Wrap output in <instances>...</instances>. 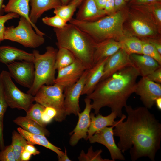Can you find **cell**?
<instances>
[{"instance_id": "obj_1", "label": "cell", "mask_w": 161, "mask_h": 161, "mask_svg": "<svg viewBox=\"0 0 161 161\" xmlns=\"http://www.w3.org/2000/svg\"><path fill=\"white\" fill-rule=\"evenodd\" d=\"M125 108L126 120L123 121L126 118L123 114L113 130L114 136L119 138L117 146L123 153L129 150L132 161L143 157L154 161L160 148L161 124L145 106Z\"/></svg>"}, {"instance_id": "obj_2", "label": "cell", "mask_w": 161, "mask_h": 161, "mask_svg": "<svg viewBox=\"0 0 161 161\" xmlns=\"http://www.w3.org/2000/svg\"><path fill=\"white\" fill-rule=\"evenodd\" d=\"M140 73L134 65L126 67L100 81L94 91L86 97L92 100V109L97 115L103 107H107L121 118L122 109L134 93Z\"/></svg>"}, {"instance_id": "obj_3", "label": "cell", "mask_w": 161, "mask_h": 161, "mask_svg": "<svg viewBox=\"0 0 161 161\" xmlns=\"http://www.w3.org/2000/svg\"><path fill=\"white\" fill-rule=\"evenodd\" d=\"M58 48H65L89 69L94 65L93 55L96 43L86 33L69 23L62 28H54Z\"/></svg>"}, {"instance_id": "obj_4", "label": "cell", "mask_w": 161, "mask_h": 161, "mask_svg": "<svg viewBox=\"0 0 161 161\" xmlns=\"http://www.w3.org/2000/svg\"><path fill=\"white\" fill-rule=\"evenodd\" d=\"M69 22L86 33L96 43L123 34V18L120 12L92 21H83L72 18Z\"/></svg>"}, {"instance_id": "obj_5", "label": "cell", "mask_w": 161, "mask_h": 161, "mask_svg": "<svg viewBox=\"0 0 161 161\" xmlns=\"http://www.w3.org/2000/svg\"><path fill=\"white\" fill-rule=\"evenodd\" d=\"M57 51L51 46L46 47V52L43 54H40L37 50H33L34 80L32 86L27 93L34 96L42 86L54 84L56 70L55 64Z\"/></svg>"}, {"instance_id": "obj_6", "label": "cell", "mask_w": 161, "mask_h": 161, "mask_svg": "<svg viewBox=\"0 0 161 161\" xmlns=\"http://www.w3.org/2000/svg\"><path fill=\"white\" fill-rule=\"evenodd\" d=\"M18 25L6 27L4 39L16 42L26 47L36 48L45 42L43 36L37 34L32 29L31 24L20 16Z\"/></svg>"}, {"instance_id": "obj_7", "label": "cell", "mask_w": 161, "mask_h": 161, "mask_svg": "<svg viewBox=\"0 0 161 161\" xmlns=\"http://www.w3.org/2000/svg\"><path fill=\"white\" fill-rule=\"evenodd\" d=\"M64 88L56 83L51 85H43L40 87L34 96L35 101L45 107L55 109L57 114L54 119L61 122L65 119L64 108Z\"/></svg>"}, {"instance_id": "obj_8", "label": "cell", "mask_w": 161, "mask_h": 161, "mask_svg": "<svg viewBox=\"0 0 161 161\" xmlns=\"http://www.w3.org/2000/svg\"><path fill=\"white\" fill-rule=\"evenodd\" d=\"M0 74L5 98L8 106L27 112L35 101L34 96L20 90L13 81L8 72L3 70Z\"/></svg>"}, {"instance_id": "obj_9", "label": "cell", "mask_w": 161, "mask_h": 161, "mask_svg": "<svg viewBox=\"0 0 161 161\" xmlns=\"http://www.w3.org/2000/svg\"><path fill=\"white\" fill-rule=\"evenodd\" d=\"M88 71V69L86 70L75 83L64 89V105L66 116L71 114L77 116L80 112L79 98L84 86Z\"/></svg>"}, {"instance_id": "obj_10", "label": "cell", "mask_w": 161, "mask_h": 161, "mask_svg": "<svg viewBox=\"0 0 161 161\" xmlns=\"http://www.w3.org/2000/svg\"><path fill=\"white\" fill-rule=\"evenodd\" d=\"M7 65L10 76L18 83L29 89L32 87L35 78V69L33 62L15 61Z\"/></svg>"}, {"instance_id": "obj_11", "label": "cell", "mask_w": 161, "mask_h": 161, "mask_svg": "<svg viewBox=\"0 0 161 161\" xmlns=\"http://www.w3.org/2000/svg\"><path fill=\"white\" fill-rule=\"evenodd\" d=\"M134 93L139 96L144 106L150 109L156 99L161 97V85L142 77L137 83Z\"/></svg>"}, {"instance_id": "obj_12", "label": "cell", "mask_w": 161, "mask_h": 161, "mask_svg": "<svg viewBox=\"0 0 161 161\" xmlns=\"http://www.w3.org/2000/svg\"><path fill=\"white\" fill-rule=\"evenodd\" d=\"M114 126L106 127L95 133L88 140L91 143H97L102 144L108 149L113 161L124 160L125 157L116 145L114 137Z\"/></svg>"}, {"instance_id": "obj_13", "label": "cell", "mask_w": 161, "mask_h": 161, "mask_svg": "<svg viewBox=\"0 0 161 161\" xmlns=\"http://www.w3.org/2000/svg\"><path fill=\"white\" fill-rule=\"evenodd\" d=\"M87 69L79 60L75 61L69 65L58 70V74L54 83L59 84L64 89L75 83Z\"/></svg>"}, {"instance_id": "obj_14", "label": "cell", "mask_w": 161, "mask_h": 161, "mask_svg": "<svg viewBox=\"0 0 161 161\" xmlns=\"http://www.w3.org/2000/svg\"><path fill=\"white\" fill-rule=\"evenodd\" d=\"M85 108L82 112H79L78 122L75 128L70 134L71 136L69 143L72 146L76 145L80 139H86L90 123V114L92 109L91 100L86 97L84 100Z\"/></svg>"}, {"instance_id": "obj_15", "label": "cell", "mask_w": 161, "mask_h": 161, "mask_svg": "<svg viewBox=\"0 0 161 161\" xmlns=\"http://www.w3.org/2000/svg\"><path fill=\"white\" fill-rule=\"evenodd\" d=\"M133 65H134L130 55L121 48L108 58L104 65L103 75L100 81L119 70Z\"/></svg>"}, {"instance_id": "obj_16", "label": "cell", "mask_w": 161, "mask_h": 161, "mask_svg": "<svg viewBox=\"0 0 161 161\" xmlns=\"http://www.w3.org/2000/svg\"><path fill=\"white\" fill-rule=\"evenodd\" d=\"M33 53L9 46H0V62L7 65L16 61L33 62Z\"/></svg>"}, {"instance_id": "obj_17", "label": "cell", "mask_w": 161, "mask_h": 161, "mask_svg": "<svg viewBox=\"0 0 161 161\" xmlns=\"http://www.w3.org/2000/svg\"><path fill=\"white\" fill-rule=\"evenodd\" d=\"M75 18L83 21H92L96 18L102 17L106 13L104 9H99L94 0H83Z\"/></svg>"}, {"instance_id": "obj_18", "label": "cell", "mask_w": 161, "mask_h": 161, "mask_svg": "<svg viewBox=\"0 0 161 161\" xmlns=\"http://www.w3.org/2000/svg\"><path fill=\"white\" fill-rule=\"evenodd\" d=\"M108 58L94 64L88 69L81 95H89L95 89L103 75L104 65Z\"/></svg>"}, {"instance_id": "obj_19", "label": "cell", "mask_w": 161, "mask_h": 161, "mask_svg": "<svg viewBox=\"0 0 161 161\" xmlns=\"http://www.w3.org/2000/svg\"><path fill=\"white\" fill-rule=\"evenodd\" d=\"M30 1V0H8L7 4L4 7V12L15 13L20 16L24 17L31 24L37 34L44 36L45 34L40 31L35 24L30 20L29 18Z\"/></svg>"}, {"instance_id": "obj_20", "label": "cell", "mask_w": 161, "mask_h": 161, "mask_svg": "<svg viewBox=\"0 0 161 161\" xmlns=\"http://www.w3.org/2000/svg\"><path fill=\"white\" fill-rule=\"evenodd\" d=\"M109 39L96 43L93 55L94 64L110 57L121 48L119 41Z\"/></svg>"}, {"instance_id": "obj_21", "label": "cell", "mask_w": 161, "mask_h": 161, "mask_svg": "<svg viewBox=\"0 0 161 161\" xmlns=\"http://www.w3.org/2000/svg\"><path fill=\"white\" fill-rule=\"evenodd\" d=\"M130 55L134 66L142 77L147 76L161 66L156 60L148 56L138 54Z\"/></svg>"}, {"instance_id": "obj_22", "label": "cell", "mask_w": 161, "mask_h": 161, "mask_svg": "<svg viewBox=\"0 0 161 161\" xmlns=\"http://www.w3.org/2000/svg\"><path fill=\"white\" fill-rule=\"evenodd\" d=\"M117 117L116 114L113 112L106 116H103L99 113L95 116L94 113H91L90 125L86 140H88L95 133L105 127L114 126L116 122L115 120Z\"/></svg>"}, {"instance_id": "obj_23", "label": "cell", "mask_w": 161, "mask_h": 161, "mask_svg": "<svg viewBox=\"0 0 161 161\" xmlns=\"http://www.w3.org/2000/svg\"><path fill=\"white\" fill-rule=\"evenodd\" d=\"M30 2L29 18L35 24L44 12L61 5L60 0H30Z\"/></svg>"}, {"instance_id": "obj_24", "label": "cell", "mask_w": 161, "mask_h": 161, "mask_svg": "<svg viewBox=\"0 0 161 161\" xmlns=\"http://www.w3.org/2000/svg\"><path fill=\"white\" fill-rule=\"evenodd\" d=\"M18 131L20 134L30 143L33 145H38L42 146L55 152L58 155V158L63 155L64 152L61 149L50 142L46 136L29 133L20 127L17 128Z\"/></svg>"}, {"instance_id": "obj_25", "label": "cell", "mask_w": 161, "mask_h": 161, "mask_svg": "<svg viewBox=\"0 0 161 161\" xmlns=\"http://www.w3.org/2000/svg\"><path fill=\"white\" fill-rule=\"evenodd\" d=\"M13 122L24 130L31 133L47 136L49 135V132L45 127L26 116L18 117L13 120Z\"/></svg>"}, {"instance_id": "obj_26", "label": "cell", "mask_w": 161, "mask_h": 161, "mask_svg": "<svg viewBox=\"0 0 161 161\" xmlns=\"http://www.w3.org/2000/svg\"><path fill=\"white\" fill-rule=\"evenodd\" d=\"M58 48L55 64V69L57 70L69 65L76 59L74 54L68 49L63 47Z\"/></svg>"}, {"instance_id": "obj_27", "label": "cell", "mask_w": 161, "mask_h": 161, "mask_svg": "<svg viewBox=\"0 0 161 161\" xmlns=\"http://www.w3.org/2000/svg\"><path fill=\"white\" fill-rule=\"evenodd\" d=\"M121 49L129 55L132 54H142L143 41L134 37L128 38L119 41Z\"/></svg>"}, {"instance_id": "obj_28", "label": "cell", "mask_w": 161, "mask_h": 161, "mask_svg": "<svg viewBox=\"0 0 161 161\" xmlns=\"http://www.w3.org/2000/svg\"><path fill=\"white\" fill-rule=\"evenodd\" d=\"M12 146L16 161H21V155L28 141L18 131H13L12 137Z\"/></svg>"}, {"instance_id": "obj_29", "label": "cell", "mask_w": 161, "mask_h": 161, "mask_svg": "<svg viewBox=\"0 0 161 161\" xmlns=\"http://www.w3.org/2000/svg\"><path fill=\"white\" fill-rule=\"evenodd\" d=\"M8 106L4 95L3 83L0 74V149L1 151L5 147L3 135V122L4 115Z\"/></svg>"}, {"instance_id": "obj_30", "label": "cell", "mask_w": 161, "mask_h": 161, "mask_svg": "<svg viewBox=\"0 0 161 161\" xmlns=\"http://www.w3.org/2000/svg\"><path fill=\"white\" fill-rule=\"evenodd\" d=\"M78 7L74 3L70 2L65 5H61L54 9V13L67 22L72 19L73 15Z\"/></svg>"}, {"instance_id": "obj_31", "label": "cell", "mask_w": 161, "mask_h": 161, "mask_svg": "<svg viewBox=\"0 0 161 161\" xmlns=\"http://www.w3.org/2000/svg\"><path fill=\"white\" fill-rule=\"evenodd\" d=\"M102 152L101 149L94 151L92 146H91L89 148L86 153H85L84 151L82 150L78 159L80 161H113L112 160L103 158L101 155Z\"/></svg>"}, {"instance_id": "obj_32", "label": "cell", "mask_w": 161, "mask_h": 161, "mask_svg": "<svg viewBox=\"0 0 161 161\" xmlns=\"http://www.w3.org/2000/svg\"><path fill=\"white\" fill-rule=\"evenodd\" d=\"M45 107L41 104L36 103L33 104L28 111L26 112V117L34 120L41 126H45L41 120V115Z\"/></svg>"}, {"instance_id": "obj_33", "label": "cell", "mask_w": 161, "mask_h": 161, "mask_svg": "<svg viewBox=\"0 0 161 161\" xmlns=\"http://www.w3.org/2000/svg\"><path fill=\"white\" fill-rule=\"evenodd\" d=\"M131 26L135 32L140 36H146L154 33L152 28L145 22L136 19L132 21Z\"/></svg>"}, {"instance_id": "obj_34", "label": "cell", "mask_w": 161, "mask_h": 161, "mask_svg": "<svg viewBox=\"0 0 161 161\" xmlns=\"http://www.w3.org/2000/svg\"><path fill=\"white\" fill-rule=\"evenodd\" d=\"M142 54L152 58L161 65V55L154 46L149 42L143 41Z\"/></svg>"}, {"instance_id": "obj_35", "label": "cell", "mask_w": 161, "mask_h": 161, "mask_svg": "<svg viewBox=\"0 0 161 161\" xmlns=\"http://www.w3.org/2000/svg\"><path fill=\"white\" fill-rule=\"evenodd\" d=\"M45 24L57 28H62L67 24V22L57 15L51 17H45L42 19Z\"/></svg>"}, {"instance_id": "obj_36", "label": "cell", "mask_w": 161, "mask_h": 161, "mask_svg": "<svg viewBox=\"0 0 161 161\" xmlns=\"http://www.w3.org/2000/svg\"><path fill=\"white\" fill-rule=\"evenodd\" d=\"M20 16L14 13H9L5 15L0 16V43L4 39V34L6 27L5 24L10 20L19 18Z\"/></svg>"}, {"instance_id": "obj_37", "label": "cell", "mask_w": 161, "mask_h": 161, "mask_svg": "<svg viewBox=\"0 0 161 161\" xmlns=\"http://www.w3.org/2000/svg\"><path fill=\"white\" fill-rule=\"evenodd\" d=\"M57 114L56 110L50 107H45L41 115L42 121L46 126L54 119Z\"/></svg>"}, {"instance_id": "obj_38", "label": "cell", "mask_w": 161, "mask_h": 161, "mask_svg": "<svg viewBox=\"0 0 161 161\" xmlns=\"http://www.w3.org/2000/svg\"><path fill=\"white\" fill-rule=\"evenodd\" d=\"M0 161H16L11 145L5 146L0 152Z\"/></svg>"}, {"instance_id": "obj_39", "label": "cell", "mask_w": 161, "mask_h": 161, "mask_svg": "<svg viewBox=\"0 0 161 161\" xmlns=\"http://www.w3.org/2000/svg\"><path fill=\"white\" fill-rule=\"evenodd\" d=\"M146 77L151 81L157 83H161V66Z\"/></svg>"}, {"instance_id": "obj_40", "label": "cell", "mask_w": 161, "mask_h": 161, "mask_svg": "<svg viewBox=\"0 0 161 161\" xmlns=\"http://www.w3.org/2000/svg\"><path fill=\"white\" fill-rule=\"evenodd\" d=\"M115 9L114 0H107L104 9L106 13H112Z\"/></svg>"}, {"instance_id": "obj_41", "label": "cell", "mask_w": 161, "mask_h": 161, "mask_svg": "<svg viewBox=\"0 0 161 161\" xmlns=\"http://www.w3.org/2000/svg\"><path fill=\"white\" fill-rule=\"evenodd\" d=\"M25 150L34 156L38 155L40 153V152L37 150L34 145L29 143L26 145Z\"/></svg>"}, {"instance_id": "obj_42", "label": "cell", "mask_w": 161, "mask_h": 161, "mask_svg": "<svg viewBox=\"0 0 161 161\" xmlns=\"http://www.w3.org/2000/svg\"><path fill=\"white\" fill-rule=\"evenodd\" d=\"M32 154L24 150L21 155V161H28L30 159Z\"/></svg>"}, {"instance_id": "obj_43", "label": "cell", "mask_w": 161, "mask_h": 161, "mask_svg": "<svg viewBox=\"0 0 161 161\" xmlns=\"http://www.w3.org/2000/svg\"><path fill=\"white\" fill-rule=\"evenodd\" d=\"M97 8L100 9H104L107 0H94Z\"/></svg>"}, {"instance_id": "obj_44", "label": "cell", "mask_w": 161, "mask_h": 161, "mask_svg": "<svg viewBox=\"0 0 161 161\" xmlns=\"http://www.w3.org/2000/svg\"><path fill=\"white\" fill-rule=\"evenodd\" d=\"M115 9H119L123 7L126 2L124 0H114Z\"/></svg>"}, {"instance_id": "obj_45", "label": "cell", "mask_w": 161, "mask_h": 161, "mask_svg": "<svg viewBox=\"0 0 161 161\" xmlns=\"http://www.w3.org/2000/svg\"><path fill=\"white\" fill-rule=\"evenodd\" d=\"M160 0H133L132 1L133 3L138 4H149L153 2L158 1Z\"/></svg>"}, {"instance_id": "obj_46", "label": "cell", "mask_w": 161, "mask_h": 161, "mask_svg": "<svg viewBox=\"0 0 161 161\" xmlns=\"http://www.w3.org/2000/svg\"><path fill=\"white\" fill-rule=\"evenodd\" d=\"M149 43L152 44L155 47L159 53L161 55V44L157 42L150 41Z\"/></svg>"}, {"instance_id": "obj_47", "label": "cell", "mask_w": 161, "mask_h": 161, "mask_svg": "<svg viewBox=\"0 0 161 161\" xmlns=\"http://www.w3.org/2000/svg\"><path fill=\"white\" fill-rule=\"evenodd\" d=\"M58 160L59 161H72L68 157L67 154V151L65 148V151L64 154L60 157L58 158Z\"/></svg>"}, {"instance_id": "obj_48", "label": "cell", "mask_w": 161, "mask_h": 161, "mask_svg": "<svg viewBox=\"0 0 161 161\" xmlns=\"http://www.w3.org/2000/svg\"><path fill=\"white\" fill-rule=\"evenodd\" d=\"M4 0H0V16H2L4 14V7L5 5L4 4Z\"/></svg>"}, {"instance_id": "obj_49", "label": "cell", "mask_w": 161, "mask_h": 161, "mask_svg": "<svg viewBox=\"0 0 161 161\" xmlns=\"http://www.w3.org/2000/svg\"><path fill=\"white\" fill-rule=\"evenodd\" d=\"M155 104L159 110H161V97L157 98L155 101Z\"/></svg>"}, {"instance_id": "obj_50", "label": "cell", "mask_w": 161, "mask_h": 161, "mask_svg": "<svg viewBox=\"0 0 161 161\" xmlns=\"http://www.w3.org/2000/svg\"><path fill=\"white\" fill-rule=\"evenodd\" d=\"M83 0H72L70 2L74 3L79 6Z\"/></svg>"}, {"instance_id": "obj_51", "label": "cell", "mask_w": 161, "mask_h": 161, "mask_svg": "<svg viewBox=\"0 0 161 161\" xmlns=\"http://www.w3.org/2000/svg\"><path fill=\"white\" fill-rule=\"evenodd\" d=\"M72 0H60L62 5H65L69 4Z\"/></svg>"}, {"instance_id": "obj_52", "label": "cell", "mask_w": 161, "mask_h": 161, "mask_svg": "<svg viewBox=\"0 0 161 161\" xmlns=\"http://www.w3.org/2000/svg\"><path fill=\"white\" fill-rule=\"evenodd\" d=\"M130 0H124V1L126 2V1H130Z\"/></svg>"}]
</instances>
